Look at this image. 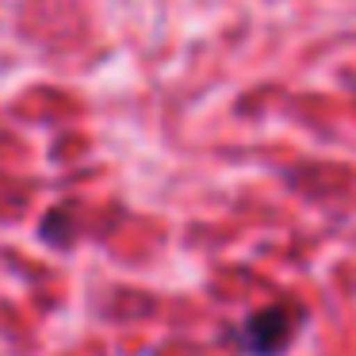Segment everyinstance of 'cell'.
Returning <instances> with one entry per match:
<instances>
[{
    "label": "cell",
    "instance_id": "obj_1",
    "mask_svg": "<svg viewBox=\"0 0 356 356\" xmlns=\"http://www.w3.org/2000/svg\"><path fill=\"white\" fill-rule=\"evenodd\" d=\"M299 322H302L299 307H291V302H268V307L253 310V314L241 322V330H238L241 348H245L249 356H280L291 345Z\"/></svg>",
    "mask_w": 356,
    "mask_h": 356
}]
</instances>
